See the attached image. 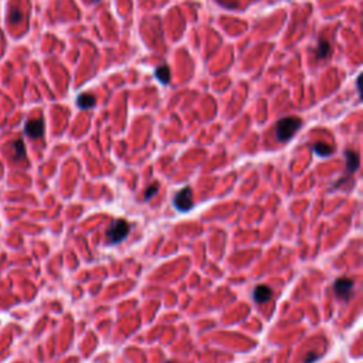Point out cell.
Here are the masks:
<instances>
[{
    "mask_svg": "<svg viewBox=\"0 0 363 363\" xmlns=\"http://www.w3.org/2000/svg\"><path fill=\"white\" fill-rule=\"evenodd\" d=\"M302 121L298 116H285L281 118L275 125V136L279 142H287L296 134V131L301 128Z\"/></svg>",
    "mask_w": 363,
    "mask_h": 363,
    "instance_id": "6da1fadb",
    "label": "cell"
},
{
    "mask_svg": "<svg viewBox=\"0 0 363 363\" xmlns=\"http://www.w3.org/2000/svg\"><path fill=\"white\" fill-rule=\"evenodd\" d=\"M131 231V224L124 219H118L112 222L111 226L107 230V241L108 244H119L124 241Z\"/></svg>",
    "mask_w": 363,
    "mask_h": 363,
    "instance_id": "7a4b0ae2",
    "label": "cell"
},
{
    "mask_svg": "<svg viewBox=\"0 0 363 363\" xmlns=\"http://www.w3.org/2000/svg\"><path fill=\"white\" fill-rule=\"evenodd\" d=\"M173 206L179 211H189L193 207V192H192V189L189 186L182 189L181 192H178L175 195Z\"/></svg>",
    "mask_w": 363,
    "mask_h": 363,
    "instance_id": "3957f363",
    "label": "cell"
},
{
    "mask_svg": "<svg viewBox=\"0 0 363 363\" xmlns=\"http://www.w3.org/2000/svg\"><path fill=\"white\" fill-rule=\"evenodd\" d=\"M353 287H355L353 279L338 278L334 284V291H335L338 298H340L343 301H349L350 296L353 295Z\"/></svg>",
    "mask_w": 363,
    "mask_h": 363,
    "instance_id": "277c9868",
    "label": "cell"
},
{
    "mask_svg": "<svg viewBox=\"0 0 363 363\" xmlns=\"http://www.w3.org/2000/svg\"><path fill=\"white\" fill-rule=\"evenodd\" d=\"M24 132L31 139H39L44 134V121L42 118L39 119H30L24 125Z\"/></svg>",
    "mask_w": 363,
    "mask_h": 363,
    "instance_id": "5b68a950",
    "label": "cell"
},
{
    "mask_svg": "<svg viewBox=\"0 0 363 363\" xmlns=\"http://www.w3.org/2000/svg\"><path fill=\"white\" fill-rule=\"evenodd\" d=\"M272 296V290L266 285V284H261V285H257L254 288V293H252V299L255 304H266L271 299Z\"/></svg>",
    "mask_w": 363,
    "mask_h": 363,
    "instance_id": "8992f818",
    "label": "cell"
},
{
    "mask_svg": "<svg viewBox=\"0 0 363 363\" xmlns=\"http://www.w3.org/2000/svg\"><path fill=\"white\" fill-rule=\"evenodd\" d=\"M345 156H346V165H348V173L353 175L358 169H359V155L355 151L346 149L345 151Z\"/></svg>",
    "mask_w": 363,
    "mask_h": 363,
    "instance_id": "52a82bcc",
    "label": "cell"
},
{
    "mask_svg": "<svg viewBox=\"0 0 363 363\" xmlns=\"http://www.w3.org/2000/svg\"><path fill=\"white\" fill-rule=\"evenodd\" d=\"M95 97L92 94H81L77 98V107L81 110H90L95 105Z\"/></svg>",
    "mask_w": 363,
    "mask_h": 363,
    "instance_id": "ba28073f",
    "label": "cell"
},
{
    "mask_svg": "<svg viewBox=\"0 0 363 363\" xmlns=\"http://www.w3.org/2000/svg\"><path fill=\"white\" fill-rule=\"evenodd\" d=\"M331 51H332L331 43L328 42V40H325V39H321L318 42V45H317V58L318 60H323V58H326V57L331 54Z\"/></svg>",
    "mask_w": 363,
    "mask_h": 363,
    "instance_id": "9c48e42d",
    "label": "cell"
},
{
    "mask_svg": "<svg viewBox=\"0 0 363 363\" xmlns=\"http://www.w3.org/2000/svg\"><path fill=\"white\" fill-rule=\"evenodd\" d=\"M155 77H156V80L160 83V84L166 85L169 84V81H170V70H169V67L166 64H163V66H159L156 71H155Z\"/></svg>",
    "mask_w": 363,
    "mask_h": 363,
    "instance_id": "30bf717a",
    "label": "cell"
},
{
    "mask_svg": "<svg viewBox=\"0 0 363 363\" xmlns=\"http://www.w3.org/2000/svg\"><path fill=\"white\" fill-rule=\"evenodd\" d=\"M312 151L318 155V156H322V158H325V156H329V155L334 154V148H332L331 145H328V143H323V142H318V143H315V145L312 146Z\"/></svg>",
    "mask_w": 363,
    "mask_h": 363,
    "instance_id": "8fae6325",
    "label": "cell"
},
{
    "mask_svg": "<svg viewBox=\"0 0 363 363\" xmlns=\"http://www.w3.org/2000/svg\"><path fill=\"white\" fill-rule=\"evenodd\" d=\"M12 146H13L14 158H16V159H23V158L26 156V148H24L23 140L20 139L14 140L13 143H12Z\"/></svg>",
    "mask_w": 363,
    "mask_h": 363,
    "instance_id": "7c38bea8",
    "label": "cell"
},
{
    "mask_svg": "<svg viewBox=\"0 0 363 363\" xmlns=\"http://www.w3.org/2000/svg\"><path fill=\"white\" fill-rule=\"evenodd\" d=\"M158 190H159L158 183H152V184H149V186H148V189L145 190V200H151V199H152V197L158 193Z\"/></svg>",
    "mask_w": 363,
    "mask_h": 363,
    "instance_id": "4fadbf2b",
    "label": "cell"
},
{
    "mask_svg": "<svg viewBox=\"0 0 363 363\" xmlns=\"http://www.w3.org/2000/svg\"><path fill=\"white\" fill-rule=\"evenodd\" d=\"M22 19H23V14L20 10H12L10 14H9V23H12V24H16V23H20L22 22Z\"/></svg>",
    "mask_w": 363,
    "mask_h": 363,
    "instance_id": "5bb4252c",
    "label": "cell"
},
{
    "mask_svg": "<svg viewBox=\"0 0 363 363\" xmlns=\"http://www.w3.org/2000/svg\"><path fill=\"white\" fill-rule=\"evenodd\" d=\"M315 361H318V355L315 352H311L305 356V362L304 363H314Z\"/></svg>",
    "mask_w": 363,
    "mask_h": 363,
    "instance_id": "9a60e30c",
    "label": "cell"
}]
</instances>
